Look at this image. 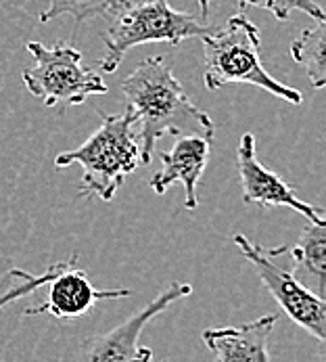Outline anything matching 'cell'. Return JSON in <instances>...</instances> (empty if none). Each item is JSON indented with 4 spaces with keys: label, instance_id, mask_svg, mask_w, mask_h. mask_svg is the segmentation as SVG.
Listing matches in <instances>:
<instances>
[{
    "label": "cell",
    "instance_id": "cell-2",
    "mask_svg": "<svg viewBox=\"0 0 326 362\" xmlns=\"http://www.w3.org/2000/svg\"><path fill=\"white\" fill-rule=\"evenodd\" d=\"M101 126L78 147L54 157L56 168L80 163V197H99L111 202L123 178L140 165V136L136 113L128 107L123 113H105L99 109Z\"/></svg>",
    "mask_w": 326,
    "mask_h": 362
},
{
    "label": "cell",
    "instance_id": "cell-8",
    "mask_svg": "<svg viewBox=\"0 0 326 362\" xmlns=\"http://www.w3.org/2000/svg\"><path fill=\"white\" fill-rule=\"evenodd\" d=\"M255 136L245 132L236 147V170L243 189V202L264 207H291L308 218V222L325 224V209L297 197V191L276 172L268 170L255 153Z\"/></svg>",
    "mask_w": 326,
    "mask_h": 362
},
{
    "label": "cell",
    "instance_id": "cell-1",
    "mask_svg": "<svg viewBox=\"0 0 326 362\" xmlns=\"http://www.w3.org/2000/svg\"><path fill=\"white\" fill-rule=\"evenodd\" d=\"M121 90L138 119L140 163H151L165 134H201L214 141V119L188 99L165 54L147 57L121 82Z\"/></svg>",
    "mask_w": 326,
    "mask_h": 362
},
{
    "label": "cell",
    "instance_id": "cell-3",
    "mask_svg": "<svg viewBox=\"0 0 326 362\" xmlns=\"http://www.w3.org/2000/svg\"><path fill=\"white\" fill-rule=\"evenodd\" d=\"M205 88L216 93L226 84H251L278 99L301 105L303 95L270 76L262 63L260 28L245 15L234 13L222 30L201 36Z\"/></svg>",
    "mask_w": 326,
    "mask_h": 362
},
{
    "label": "cell",
    "instance_id": "cell-6",
    "mask_svg": "<svg viewBox=\"0 0 326 362\" xmlns=\"http://www.w3.org/2000/svg\"><path fill=\"white\" fill-rule=\"evenodd\" d=\"M34 57V67L21 71V80L30 95L42 99L44 107H76L92 95H105L109 88L99 71L82 63V52L69 42L44 47L42 42H28Z\"/></svg>",
    "mask_w": 326,
    "mask_h": 362
},
{
    "label": "cell",
    "instance_id": "cell-10",
    "mask_svg": "<svg viewBox=\"0 0 326 362\" xmlns=\"http://www.w3.org/2000/svg\"><path fill=\"white\" fill-rule=\"evenodd\" d=\"M210 151H212V139L201 134H180L171 151H165L159 156L163 168L162 172H157L151 178V189L157 195H163L174 182H182L186 193L184 207L188 211H195L199 207L197 187L207 168Z\"/></svg>",
    "mask_w": 326,
    "mask_h": 362
},
{
    "label": "cell",
    "instance_id": "cell-15",
    "mask_svg": "<svg viewBox=\"0 0 326 362\" xmlns=\"http://www.w3.org/2000/svg\"><path fill=\"white\" fill-rule=\"evenodd\" d=\"M212 2L214 0H199L201 17L205 21L210 17ZM236 2H239V11H245L247 6H258V8L270 11L278 21H286L291 17V13H295V11L310 15L314 21H325V8L316 0H236Z\"/></svg>",
    "mask_w": 326,
    "mask_h": 362
},
{
    "label": "cell",
    "instance_id": "cell-13",
    "mask_svg": "<svg viewBox=\"0 0 326 362\" xmlns=\"http://www.w3.org/2000/svg\"><path fill=\"white\" fill-rule=\"evenodd\" d=\"M291 256L295 258L297 268H303L306 272H310L318 285V296L325 298V281H326V222L325 224H316L310 222L297 243L291 247Z\"/></svg>",
    "mask_w": 326,
    "mask_h": 362
},
{
    "label": "cell",
    "instance_id": "cell-5",
    "mask_svg": "<svg viewBox=\"0 0 326 362\" xmlns=\"http://www.w3.org/2000/svg\"><path fill=\"white\" fill-rule=\"evenodd\" d=\"M234 245L245 258L255 268L260 281L270 291V296L278 302L282 312L299 325L303 331H308L312 337H316L318 344H325L326 339V304L325 298L318 293L306 289L299 279L295 276L297 264L291 256L289 245L278 247H264L258 243H251L247 235H234Z\"/></svg>",
    "mask_w": 326,
    "mask_h": 362
},
{
    "label": "cell",
    "instance_id": "cell-16",
    "mask_svg": "<svg viewBox=\"0 0 326 362\" xmlns=\"http://www.w3.org/2000/svg\"><path fill=\"white\" fill-rule=\"evenodd\" d=\"M65 262H67V259L54 262V264H51L42 274H30V272H25V270H21V268H13V270L8 272V276L17 279L19 283L11 285V289H8L6 293H2V296H0V310H2L4 306L13 304V302H17L19 298H23V296H28V293L36 291L38 287L49 285V281H51L54 274L65 266Z\"/></svg>",
    "mask_w": 326,
    "mask_h": 362
},
{
    "label": "cell",
    "instance_id": "cell-14",
    "mask_svg": "<svg viewBox=\"0 0 326 362\" xmlns=\"http://www.w3.org/2000/svg\"><path fill=\"white\" fill-rule=\"evenodd\" d=\"M126 2L130 0H49L47 11H42L38 19L40 23H49L56 17L69 15L78 25H82L88 19H95L101 15H113Z\"/></svg>",
    "mask_w": 326,
    "mask_h": 362
},
{
    "label": "cell",
    "instance_id": "cell-4",
    "mask_svg": "<svg viewBox=\"0 0 326 362\" xmlns=\"http://www.w3.org/2000/svg\"><path fill=\"white\" fill-rule=\"evenodd\" d=\"M216 28L197 21L193 15L176 11L169 0H130L113 13V21L103 34L105 54L101 71H117L126 52L147 42H165L178 47L188 38H201Z\"/></svg>",
    "mask_w": 326,
    "mask_h": 362
},
{
    "label": "cell",
    "instance_id": "cell-11",
    "mask_svg": "<svg viewBox=\"0 0 326 362\" xmlns=\"http://www.w3.org/2000/svg\"><path fill=\"white\" fill-rule=\"evenodd\" d=\"M276 320V314H266L239 327L205 329L201 337L219 362H270L268 339Z\"/></svg>",
    "mask_w": 326,
    "mask_h": 362
},
{
    "label": "cell",
    "instance_id": "cell-12",
    "mask_svg": "<svg viewBox=\"0 0 326 362\" xmlns=\"http://www.w3.org/2000/svg\"><path fill=\"white\" fill-rule=\"evenodd\" d=\"M326 21H316L314 28H308L291 42L293 61L308 74L312 86L322 90L326 86Z\"/></svg>",
    "mask_w": 326,
    "mask_h": 362
},
{
    "label": "cell",
    "instance_id": "cell-9",
    "mask_svg": "<svg viewBox=\"0 0 326 362\" xmlns=\"http://www.w3.org/2000/svg\"><path fill=\"white\" fill-rule=\"evenodd\" d=\"M78 256L67 258L65 266L49 281V300L40 306L28 308L25 316L51 314L59 320H71L88 314L99 300H119L132 296V289H97L88 274L76 266Z\"/></svg>",
    "mask_w": 326,
    "mask_h": 362
},
{
    "label": "cell",
    "instance_id": "cell-7",
    "mask_svg": "<svg viewBox=\"0 0 326 362\" xmlns=\"http://www.w3.org/2000/svg\"><path fill=\"white\" fill-rule=\"evenodd\" d=\"M193 293L191 283H171L155 300H151L145 308L134 312L126 322L117 325L107 333L95 335L82 344V354L88 361H151L153 350L140 344V333L151 318L162 314L174 302L184 300Z\"/></svg>",
    "mask_w": 326,
    "mask_h": 362
}]
</instances>
